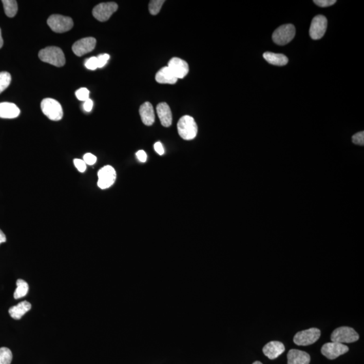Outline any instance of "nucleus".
I'll list each match as a JSON object with an SVG mask.
<instances>
[{"instance_id":"nucleus-1","label":"nucleus","mask_w":364,"mask_h":364,"mask_svg":"<svg viewBox=\"0 0 364 364\" xmlns=\"http://www.w3.org/2000/svg\"><path fill=\"white\" fill-rule=\"evenodd\" d=\"M39 58L42 61L57 67L64 66L66 64L63 51L58 47H47L42 49L39 53Z\"/></svg>"},{"instance_id":"nucleus-2","label":"nucleus","mask_w":364,"mask_h":364,"mask_svg":"<svg viewBox=\"0 0 364 364\" xmlns=\"http://www.w3.org/2000/svg\"><path fill=\"white\" fill-rule=\"evenodd\" d=\"M178 131L180 137L186 141H191L197 137L198 126L195 119L189 116L181 118L178 123Z\"/></svg>"},{"instance_id":"nucleus-3","label":"nucleus","mask_w":364,"mask_h":364,"mask_svg":"<svg viewBox=\"0 0 364 364\" xmlns=\"http://www.w3.org/2000/svg\"><path fill=\"white\" fill-rule=\"evenodd\" d=\"M43 113L46 116L49 120L53 121H59L63 118V109L62 105L58 101L53 99H44L41 103Z\"/></svg>"},{"instance_id":"nucleus-4","label":"nucleus","mask_w":364,"mask_h":364,"mask_svg":"<svg viewBox=\"0 0 364 364\" xmlns=\"http://www.w3.org/2000/svg\"><path fill=\"white\" fill-rule=\"evenodd\" d=\"M296 35V28L292 24L281 26L275 30L273 34V40L275 44L280 46L287 45L294 40Z\"/></svg>"},{"instance_id":"nucleus-5","label":"nucleus","mask_w":364,"mask_h":364,"mask_svg":"<svg viewBox=\"0 0 364 364\" xmlns=\"http://www.w3.org/2000/svg\"><path fill=\"white\" fill-rule=\"evenodd\" d=\"M47 25L55 33H63L72 29L74 23L70 17L53 14L47 19Z\"/></svg>"},{"instance_id":"nucleus-6","label":"nucleus","mask_w":364,"mask_h":364,"mask_svg":"<svg viewBox=\"0 0 364 364\" xmlns=\"http://www.w3.org/2000/svg\"><path fill=\"white\" fill-rule=\"evenodd\" d=\"M332 342L339 343H350L359 339V335L352 328L342 327L333 332L331 337Z\"/></svg>"},{"instance_id":"nucleus-7","label":"nucleus","mask_w":364,"mask_h":364,"mask_svg":"<svg viewBox=\"0 0 364 364\" xmlns=\"http://www.w3.org/2000/svg\"><path fill=\"white\" fill-rule=\"evenodd\" d=\"M118 4L115 2H107L98 4L92 10V15L100 22L108 21L114 12L117 11Z\"/></svg>"},{"instance_id":"nucleus-8","label":"nucleus","mask_w":364,"mask_h":364,"mask_svg":"<svg viewBox=\"0 0 364 364\" xmlns=\"http://www.w3.org/2000/svg\"><path fill=\"white\" fill-rule=\"evenodd\" d=\"M320 337V331L316 328L299 332L294 338L295 343L298 346H307L314 343Z\"/></svg>"},{"instance_id":"nucleus-9","label":"nucleus","mask_w":364,"mask_h":364,"mask_svg":"<svg viewBox=\"0 0 364 364\" xmlns=\"http://www.w3.org/2000/svg\"><path fill=\"white\" fill-rule=\"evenodd\" d=\"M327 19L323 15H318L312 19L310 28V35L312 40H320L326 33L327 29Z\"/></svg>"},{"instance_id":"nucleus-10","label":"nucleus","mask_w":364,"mask_h":364,"mask_svg":"<svg viewBox=\"0 0 364 364\" xmlns=\"http://www.w3.org/2000/svg\"><path fill=\"white\" fill-rule=\"evenodd\" d=\"M116 172L115 169L110 165H106L98 172V186L101 189L109 188L115 182Z\"/></svg>"},{"instance_id":"nucleus-11","label":"nucleus","mask_w":364,"mask_h":364,"mask_svg":"<svg viewBox=\"0 0 364 364\" xmlns=\"http://www.w3.org/2000/svg\"><path fill=\"white\" fill-rule=\"evenodd\" d=\"M349 348L344 344L339 342H331L324 344L322 346L321 352L322 355L329 359H335L348 352Z\"/></svg>"},{"instance_id":"nucleus-12","label":"nucleus","mask_w":364,"mask_h":364,"mask_svg":"<svg viewBox=\"0 0 364 364\" xmlns=\"http://www.w3.org/2000/svg\"><path fill=\"white\" fill-rule=\"evenodd\" d=\"M97 41L93 37H86L77 41L72 46L74 54L81 57L87 53L91 52L95 48Z\"/></svg>"},{"instance_id":"nucleus-13","label":"nucleus","mask_w":364,"mask_h":364,"mask_svg":"<svg viewBox=\"0 0 364 364\" xmlns=\"http://www.w3.org/2000/svg\"><path fill=\"white\" fill-rule=\"evenodd\" d=\"M167 66L178 79H184L189 72L188 63L180 58H172L168 63Z\"/></svg>"},{"instance_id":"nucleus-14","label":"nucleus","mask_w":364,"mask_h":364,"mask_svg":"<svg viewBox=\"0 0 364 364\" xmlns=\"http://www.w3.org/2000/svg\"><path fill=\"white\" fill-rule=\"evenodd\" d=\"M157 113L161 124L163 126L168 128V127L171 126L172 121H173V118H172L171 109H170L167 103H159L157 106Z\"/></svg>"},{"instance_id":"nucleus-15","label":"nucleus","mask_w":364,"mask_h":364,"mask_svg":"<svg viewBox=\"0 0 364 364\" xmlns=\"http://www.w3.org/2000/svg\"><path fill=\"white\" fill-rule=\"evenodd\" d=\"M285 352V346L279 341H271L264 347L263 353L268 358L275 359Z\"/></svg>"},{"instance_id":"nucleus-16","label":"nucleus","mask_w":364,"mask_h":364,"mask_svg":"<svg viewBox=\"0 0 364 364\" xmlns=\"http://www.w3.org/2000/svg\"><path fill=\"white\" fill-rule=\"evenodd\" d=\"M140 115H141L142 121L146 126H152L154 124L155 116L154 107L151 103L146 102L143 103L140 107Z\"/></svg>"},{"instance_id":"nucleus-17","label":"nucleus","mask_w":364,"mask_h":364,"mask_svg":"<svg viewBox=\"0 0 364 364\" xmlns=\"http://www.w3.org/2000/svg\"><path fill=\"white\" fill-rule=\"evenodd\" d=\"M21 111L14 103H0V118L4 119H13L20 115Z\"/></svg>"},{"instance_id":"nucleus-18","label":"nucleus","mask_w":364,"mask_h":364,"mask_svg":"<svg viewBox=\"0 0 364 364\" xmlns=\"http://www.w3.org/2000/svg\"><path fill=\"white\" fill-rule=\"evenodd\" d=\"M309 353L298 350H292L288 354V364H309Z\"/></svg>"},{"instance_id":"nucleus-19","label":"nucleus","mask_w":364,"mask_h":364,"mask_svg":"<svg viewBox=\"0 0 364 364\" xmlns=\"http://www.w3.org/2000/svg\"><path fill=\"white\" fill-rule=\"evenodd\" d=\"M155 80L157 83L160 84H169V85H174L178 81V79L174 76L171 70L168 66L163 67L157 73L155 76Z\"/></svg>"},{"instance_id":"nucleus-20","label":"nucleus","mask_w":364,"mask_h":364,"mask_svg":"<svg viewBox=\"0 0 364 364\" xmlns=\"http://www.w3.org/2000/svg\"><path fill=\"white\" fill-rule=\"evenodd\" d=\"M31 309V304L27 301H24L10 308L9 314L10 316L15 320H20L23 316Z\"/></svg>"},{"instance_id":"nucleus-21","label":"nucleus","mask_w":364,"mask_h":364,"mask_svg":"<svg viewBox=\"0 0 364 364\" xmlns=\"http://www.w3.org/2000/svg\"><path fill=\"white\" fill-rule=\"evenodd\" d=\"M263 58L268 63L275 66H283L288 63V58L281 53L265 52Z\"/></svg>"},{"instance_id":"nucleus-22","label":"nucleus","mask_w":364,"mask_h":364,"mask_svg":"<svg viewBox=\"0 0 364 364\" xmlns=\"http://www.w3.org/2000/svg\"><path fill=\"white\" fill-rule=\"evenodd\" d=\"M4 12H5L6 16L12 18L16 16L17 12H18V4L15 0H3Z\"/></svg>"},{"instance_id":"nucleus-23","label":"nucleus","mask_w":364,"mask_h":364,"mask_svg":"<svg viewBox=\"0 0 364 364\" xmlns=\"http://www.w3.org/2000/svg\"><path fill=\"white\" fill-rule=\"evenodd\" d=\"M16 287L14 294V298L16 299L23 298L29 292V285L23 279H18L16 281Z\"/></svg>"},{"instance_id":"nucleus-24","label":"nucleus","mask_w":364,"mask_h":364,"mask_svg":"<svg viewBox=\"0 0 364 364\" xmlns=\"http://www.w3.org/2000/svg\"><path fill=\"white\" fill-rule=\"evenodd\" d=\"M11 81L12 77L10 73L7 72H0V94L9 87Z\"/></svg>"},{"instance_id":"nucleus-25","label":"nucleus","mask_w":364,"mask_h":364,"mask_svg":"<svg viewBox=\"0 0 364 364\" xmlns=\"http://www.w3.org/2000/svg\"><path fill=\"white\" fill-rule=\"evenodd\" d=\"M12 360L11 351L7 348H0V364H10Z\"/></svg>"},{"instance_id":"nucleus-26","label":"nucleus","mask_w":364,"mask_h":364,"mask_svg":"<svg viewBox=\"0 0 364 364\" xmlns=\"http://www.w3.org/2000/svg\"><path fill=\"white\" fill-rule=\"evenodd\" d=\"M164 2L165 1H163V0H152V1H150L149 6H148V9H149L150 14L152 15L159 14Z\"/></svg>"},{"instance_id":"nucleus-27","label":"nucleus","mask_w":364,"mask_h":364,"mask_svg":"<svg viewBox=\"0 0 364 364\" xmlns=\"http://www.w3.org/2000/svg\"><path fill=\"white\" fill-rule=\"evenodd\" d=\"M90 91L87 88H81L76 90V97L78 100L85 102L89 99Z\"/></svg>"},{"instance_id":"nucleus-28","label":"nucleus","mask_w":364,"mask_h":364,"mask_svg":"<svg viewBox=\"0 0 364 364\" xmlns=\"http://www.w3.org/2000/svg\"><path fill=\"white\" fill-rule=\"evenodd\" d=\"M85 65L88 70H96L97 68H98V57L90 58L89 59L87 60V61L85 62Z\"/></svg>"},{"instance_id":"nucleus-29","label":"nucleus","mask_w":364,"mask_h":364,"mask_svg":"<svg viewBox=\"0 0 364 364\" xmlns=\"http://www.w3.org/2000/svg\"><path fill=\"white\" fill-rule=\"evenodd\" d=\"M352 142L357 145H364V132H359L355 133L352 137Z\"/></svg>"},{"instance_id":"nucleus-30","label":"nucleus","mask_w":364,"mask_h":364,"mask_svg":"<svg viewBox=\"0 0 364 364\" xmlns=\"http://www.w3.org/2000/svg\"><path fill=\"white\" fill-rule=\"evenodd\" d=\"M336 2V0H314V3L321 8L329 7L334 5Z\"/></svg>"},{"instance_id":"nucleus-31","label":"nucleus","mask_w":364,"mask_h":364,"mask_svg":"<svg viewBox=\"0 0 364 364\" xmlns=\"http://www.w3.org/2000/svg\"><path fill=\"white\" fill-rule=\"evenodd\" d=\"M74 163L76 169L79 170L80 172H82V173L85 172L86 169H87V164H86L85 161H83V159H75Z\"/></svg>"},{"instance_id":"nucleus-32","label":"nucleus","mask_w":364,"mask_h":364,"mask_svg":"<svg viewBox=\"0 0 364 364\" xmlns=\"http://www.w3.org/2000/svg\"><path fill=\"white\" fill-rule=\"evenodd\" d=\"M109 58H110V56H109V54H107V53L98 56V68H101L105 66V64L108 62Z\"/></svg>"},{"instance_id":"nucleus-33","label":"nucleus","mask_w":364,"mask_h":364,"mask_svg":"<svg viewBox=\"0 0 364 364\" xmlns=\"http://www.w3.org/2000/svg\"><path fill=\"white\" fill-rule=\"evenodd\" d=\"M83 161L87 165H92L97 162V157L91 154H87L84 155Z\"/></svg>"},{"instance_id":"nucleus-34","label":"nucleus","mask_w":364,"mask_h":364,"mask_svg":"<svg viewBox=\"0 0 364 364\" xmlns=\"http://www.w3.org/2000/svg\"><path fill=\"white\" fill-rule=\"evenodd\" d=\"M92 107H93V101L90 99L84 102L83 108L87 112L91 111Z\"/></svg>"},{"instance_id":"nucleus-35","label":"nucleus","mask_w":364,"mask_h":364,"mask_svg":"<svg viewBox=\"0 0 364 364\" xmlns=\"http://www.w3.org/2000/svg\"><path fill=\"white\" fill-rule=\"evenodd\" d=\"M154 148L155 151H156L159 155H163L164 154V148H163L162 144H161L160 142H157V143H155Z\"/></svg>"},{"instance_id":"nucleus-36","label":"nucleus","mask_w":364,"mask_h":364,"mask_svg":"<svg viewBox=\"0 0 364 364\" xmlns=\"http://www.w3.org/2000/svg\"><path fill=\"white\" fill-rule=\"evenodd\" d=\"M137 157L138 159L142 163L146 162V159H147V155L143 150H139V151L137 152Z\"/></svg>"},{"instance_id":"nucleus-37","label":"nucleus","mask_w":364,"mask_h":364,"mask_svg":"<svg viewBox=\"0 0 364 364\" xmlns=\"http://www.w3.org/2000/svg\"><path fill=\"white\" fill-rule=\"evenodd\" d=\"M6 237L5 234L0 229V244H1L2 243L6 242Z\"/></svg>"},{"instance_id":"nucleus-38","label":"nucleus","mask_w":364,"mask_h":364,"mask_svg":"<svg viewBox=\"0 0 364 364\" xmlns=\"http://www.w3.org/2000/svg\"><path fill=\"white\" fill-rule=\"evenodd\" d=\"M3 45H4V41H3V38H2L1 29H0V49L2 48V46H3Z\"/></svg>"},{"instance_id":"nucleus-39","label":"nucleus","mask_w":364,"mask_h":364,"mask_svg":"<svg viewBox=\"0 0 364 364\" xmlns=\"http://www.w3.org/2000/svg\"><path fill=\"white\" fill-rule=\"evenodd\" d=\"M253 364H262V363L261 362H260V361H255V362H254V363H253Z\"/></svg>"}]
</instances>
